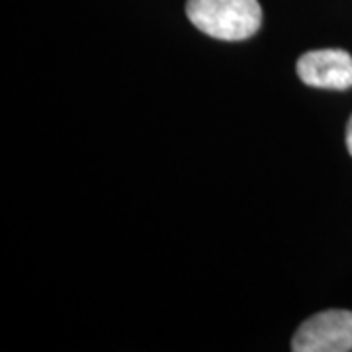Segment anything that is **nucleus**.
<instances>
[{"label":"nucleus","mask_w":352,"mask_h":352,"mask_svg":"<svg viewBox=\"0 0 352 352\" xmlns=\"http://www.w3.org/2000/svg\"><path fill=\"white\" fill-rule=\"evenodd\" d=\"M346 149L352 155V118L349 120V126H346Z\"/></svg>","instance_id":"nucleus-4"},{"label":"nucleus","mask_w":352,"mask_h":352,"mask_svg":"<svg viewBox=\"0 0 352 352\" xmlns=\"http://www.w3.org/2000/svg\"><path fill=\"white\" fill-rule=\"evenodd\" d=\"M294 352H351L352 311L327 309L300 325L292 340Z\"/></svg>","instance_id":"nucleus-2"},{"label":"nucleus","mask_w":352,"mask_h":352,"mask_svg":"<svg viewBox=\"0 0 352 352\" xmlns=\"http://www.w3.org/2000/svg\"><path fill=\"white\" fill-rule=\"evenodd\" d=\"M296 71L307 87L323 90L352 88V57L342 50L307 51L298 59Z\"/></svg>","instance_id":"nucleus-3"},{"label":"nucleus","mask_w":352,"mask_h":352,"mask_svg":"<svg viewBox=\"0 0 352 352\" xmlns=\"http://www.w3.org/2000/svg\"><path fill=\"white\" fill-rule=\"evenodd\" d=\"M188 20L200 32L223 41H243L258 32V0H188Z\"/></svg>","instance_id":"nucleus-1"}]
</instances>
